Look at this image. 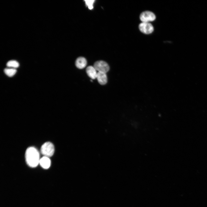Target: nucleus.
<instances>
[{
	"instance_id": "obj_9",
	"label": "nucleus",
	"mask_w": 207,
	"mask_h": 207,
	"mask_svg": "<svg viewBox=\"0 0 207 207\" xmlns=\"http://www.w3.org/2000/svg\"><path fill=\"white\" fill-rule=\"evenodd\" d=\"M39 163L43 168L46 169L50 166L51 160L49 157L44 156L40 159Z\"/></svg>"
},
{
	"instance_id": "obj_7",
	"label": "nucleus",
	"mask_w": 207,
	"mask_h": 207,
	"mask_svg": "<svg viewBox=\"0 0 207 207\" xmlns=\"http://www.w3.org/2000/svg\"><path fill=\"white\" fill-rule=\"evenodd\" d=\"M87 64V60L85 58L83 57H80L78 58L75 62V65L76 67L80 69L84 68Z\"/></svg>"
},
{
	"instance_id": "obj_4",
	"label": "nucleus",
	"mask_w": 207,
	"mask_h": 207,
	"mask_svg": "<svg viewBox=\"0 0 207 207\" xmlns=\"http://www.w3.org/2000/svg\"><path fill=\"white\" fill-rule=\"evenodd\" d=\"M156 18L154 13L149 11H145L142 12L140 16V18L142 22H149L154 21Z\"/></svg>"
},
{
	"instance_id": "obj_3",
	"label": "nucleus",
	"mask_w": 207,
	"mask_h": 207,
	"mask_svg": "<svg viewBox=\"0 0 207 207\" xmlns=\"http://www.w3.org/2000/svg\"><path fill=\"white\" fill-rule=\"evenodd\" d=\"M93 67L98 72L106 73L109 70V66L108 64L103 61H98L95 62Z\"/></svg>"
},
{
	"instance_id": "obj_6",
	"label": "nucleus",
	"mask_w": 207,
	"mask_h": 207,
	"mask_svg": "<svg viewBox=\"0 0 207 207\" xmlns=\"http://www.w3.org/2000/svg\"><path fill=\"white\" fill-rule=\"evenodd\" d=\"M96 78L99 83L101 85L106 84L107 82V77L106 73L98 72Z\"/></svg>"
},
{
	"instance_id": "obj_1",
	"label": "nucleus",
	"mask_w": 207,
	"mask_h": 207,
	"mask_svg": "<svg viewBox=\"0 0 207 207\" xmlns=\"http://www.w3.org/2000/svg\"><path fill=\"white\" fill-rule=\"evenodd\" d=\"M25 158L27 164L31 167H36L39 163L40 159L38 151L32 147H30L26 150Z\"/></svg>"
},
{
	"instance_id": "obj_10",
	"label": "nucleus",
	"mask_w": 207,
	"mask_h": 207,
	"mask_svg": "<svg viewBox=\"0 0 207 207\" xmlns=\"http://www.w3.org/2000/svg\"><path fill=\"white\" fill-rule=\"evenodd\" d=\"M4 71L7 75L11 77L15 74L17 70L14 68H6L4 69Z\"/></svg>"
},
{
	"instance_id": "obj_12",
	"label": "nucleus",
	"mask_w": 207,
	"mask_h": 207,
	"mask_svg": "<svg viewBox=\"0 0 207 207\" xmlns=\"http://www.w3.org/2000/svg\"><path fill=\"white\" fill-rule=\"evenodd\" d=\"M94 0H85L86 5L90 9H92L93 8V4L95 2Z\"/></svg>"
},
{
	"instance_id": "obj_8",
	"label": "nucleus",
	"mask_w": 207,
	"mask_h": 207,
	"mask_svg": "<svg viewBox=\"0 0 207 207\" xmlns=\"http://www.w3.org/2000/svg\"><path fill=\"white\" fill-rule=\"evenodd\" d=\"M96 70L93 66H89L86 69V72L88 75L92 79L96 78L97 73Z\"/></svg>"
},
{
	"instance_id": "obj_11",
	"label": "nucleus",
	"mask_w": 207,
	"mask_h": 207,
	"mask_svg": "<svg viewBox=\"0 0 207 207\" xmlns=\"http://www.w3.org/2000/svg\"><path fill=\"white\" fill-rule=\"evenodd\" d=\"M6 65L8 67L12 68H18L19 66V63L16 60H11L9 61L7 63Z\"/></svg>"
},
{
	"instance_id": "obj_5",
	"label": "nucleus",
	"mask_w": 207,
	"mask_h": 207,
	"mask_svg": "<svg viewBox=\"0 0 207 207\" xmlns=\"http://www.w3.org/2000/svg\"><path fill=\"white\" fill-rule=\"evenodd\" d=\"M139 28L141 32L146 34L151 33L154 30L152 25L149 22H142L139 25Z\"/></svg>"
},
{
	"instance_id": "obj_2",
	"label": "nucleus",
	"mask_w": 207,
	"mask_h": 207,
	"mask_svg": "<svg viewBox=\"0 0 207 207\" xmlns=\"http://www.w3.org/2000/svg\"><path fill=\"white\" fill-rule=\"evenodd\" d=\"M41 152L44 156L48 157H51L53 156L54 153V146L51 142H46L42 146Z\"/></svg>"
}]
</instances>
